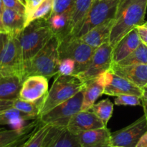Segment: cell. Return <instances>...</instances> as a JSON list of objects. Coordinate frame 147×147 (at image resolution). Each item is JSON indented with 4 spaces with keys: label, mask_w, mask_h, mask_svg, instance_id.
<instances>
[{
    "label": "cell",
    "mask_w": 147,
    "mask_h": 147,
    "mask_svg": "<svg viewBox=\"0 0 147 147\" xmlns=\"http://www.w3.org/2000/svg\"><path fill=\"white\" fill-rule=\"evenodd\" d=\"M146 9L147 0H121L109 39L112 47L129 32L144 23Z\"/></svg>",
    "instance_id": "obj_1"
},
{
    "label": "cell",
    "mask_w": 147,
    "mask_h": 147,
    "mask_svg": "<svg viewBox=\"0 0 147 147\" xmlns=\"http://www.w3.org/2000/svg\"><path fill=\"white\" fill-rule=\"evenodd\" d=\"M60 43L59 37L54 34L44 47L24 65L23 80L32 76H42L47 79L57 76L60 60Z\"/></svg>",
    "instance_id": "obj_2"
},
{
    "label": "cell",
    "mask_w": 147,
    "mask_h": 147,
    "mask_svg": "<svg viewBox=\"0 0 147 147\" xmlns=\"http://www.w3.org/2000/svg\"><path fill=\"white\" fill-rule=\"evenodd\" d=\"M54 35L47 18L34 20L18 34L24 65L41 50Z\"/></svg>",
    "instance_id": "obj_3"
},
{
    "label": "cell",
    "mask_w": 147,
    "mask_h": 147,
    "mask_svg": "<svg viewBox=\"0 0 147 147\" xmlns=\"http://www.w3.org/2000/svg\"><path fill=\"white\" fill-rule=\"evenodd\" d=\"M86 82L75 75H57L50 90L46 95L40 116L66 101L84 89Z\"/></svg>",
    "instance_id": "obj_4"
},
{
    "label": "cell",
    "mask_w": 147,
    "mask_h": 147,
    "mask_svg": "<svg viewBox=\"0 0 147 147\" xmlns=\"http://www.w3.org/2000/svg\"><path fill=\"white\" fill-rule=\"evenodd\" d=\"M0 73L2 76H20L23 80L24 60L18 35L4 34L0 51Z\"/></svg>",
    "instance_id": "obj_5"
},
{
    "label": "cell",
    "mask_w": 147,
    "mask_h": 147,
    "mask_svg": "<svg viewBox=\"0 0 147 147\" xmlns=\"http://www.w3.org/2000/svg\"><path fill=\"white\" fill-rule=\"evenodd\" d=\"M95 50L80 37L67 35L60 40L59 46L60 60L66 57L73 59L76 63L74 75H77L87 68L91 61Z\"/></svg>",
    "instance_id": "obj_6"
},
{
    "label": "cell",
    "mask_w": 147,
    "mask_h": 147,
    "mask_svg": "<svg viewBox=\"0 0 147 147\" xmlns=\"http://www.w3.org/2000/svg\"><path fill=\"white\" fill-rule=\"evenodd\" d=\"M121 0H97L93 1L88 12L73 37H81L94 27L115 18Z\"/></svg>",
    "instance_id": "obj_7"
},
{
    "label": "cell",
    "mask_w": 147,
    "mask_h": 147,
    "mask_svg": "<svg viewBox=\"0 0 147 147\" xmlns=\"http://www.w3.org/2000/svg\"><path fill=\"white\" fill-rule=\"evenodd\" d=\"M83 100V89L71 98L57 105L45 114L41 115L39 117L40 121L44 124L67 128L70 119L81 111Z\"/></svg>",
    "instance_id": "obj_8"
},
{
    "label": "cell",
    "mask_w": 147,
    "mask_h": 147,
    "mask_svg": "<svg viewBox=\"0 0 147 147\" xmlns=\"http://www.w3.org/2000/svg\"><path fill=\"white\" fill-rule=\"evenodd\" d=\"M113 47L109 42L96 48L87 68L75 76L86 82L109 70L113 63Z\"/></svg>",
    "instance_id": "obj_9"
},
{
    "label": "cell",
    "mask_w": 147,
    "mask_h": 147,
    "mask_svg": "<svg viewBox=\"0 0 147 147\" xmlns=\"http://www.w3.org/2000/svg\"><path fill=\"white\" fill-rule=\"evenodd\" d=\"M146 131L147 118L144 115L129 126L111 133L112 146L136 147Z\"/></svg>",
    "instance_id": "obj_10"
},
{
    "label": "cell",
    "mask_w": 147,
    "mask_h": 147,
    "mask_svg": "<svg viewBox=\"0 0 147 147\" xmlns=\"http://www.w3.org/2000/svg\"><path fill=\"white\" fill-rule=\"evenodd\" d=\"M105 76L106 86L103 94L116 97L121 95H135L140 98L143 96V88L115 74L110 69L105 72Z\"/></svg>",
    "instance_id": "obj_11"
},
{
    "label": "cell",
    "mask_w": 147,
    "mask_h": 147,
    "mask_svg": "<svg viewBox=\"0 0 147 147\" xmlns=\"http://www.w3.org/2000/svg\"><path fill=\"white\" fill-rule=\"evenodd\" d=\"M48 93V79L42 76L27 77L23 81L20 98L30 102H37L45 99Z\"/></svg>",
    "instance_id": "obj_12"
},
{
    "label": "cell",
    "mask_w": 147,
    "mask_h": 147,
    "mask_svg": "<svg viewBox=\"0 0 147 147\" xmlns=\"http://www.w3.org/2000/svg\"><path fill=\"white\" fill-rule=\"evenodd\" d=\"M106 127L90 110L80 111L70 119L67 129L71 133L77 135L81 132Z\"/></svg>",
    "instance_id": "obj_13"
},
{
    "label": "cell",
    "mask_w": 147,
    "mask_h": 147,
    "mask_svg": "<svg viewBox=\"0 0 147 147\" xmlns=\"http://www.w3.org/2000/svg\"><path fill=\"white\" fill-rule=\"evenodd\" d=\"M110 70L141 88L147 86V64L119 65L112 63Z\"/></svg>",
    "instance_id": "obj_14"
},
{
    "label": "cell",
    "mask_w": 147,
    "mask_h": 147,
    "mask_svg": "<svg viewBox=\"0 0 147 147\" xmlns=\"http://www.w3.org/2000/svg\"><path fill=\"white\" fill-rule=\"evenodd\" d=\"M43 147H81L77 135L67 128L52 126L44 141Z\"/></svg>",
    "instance_id": "obj_15"
},
{
    "label": "cell",
    "mask_w": 147,
    "mask_h": 147,
    "mask_svg": "<svg viewBox=\"0 0 147 147\" xmlns=\"http://www.w3.org/2000/svg\"><path fill=\"white\" fill-rule=\"evenodd\" d=\"M137 27L126 34L113 50V63H119L131 53H133L142 43Z\"/></svg>",
    "instance_id": "obj_16"
},
{
    "label": "cell",
    "mask_w": 147,
    "mask_h": 147,
    "mask_svg": "<svg viewBox=\"0 0 147 147\" xmlns=\"http://www.w3.org/2000/svg\"><path fill=\"white\" fill-rule=\"evenodd\" d=\"M106 86L105 72L97 77L86 81L83 89V100L81 111H88L95 104L98 98L104 93Z\"/></svg>",
    "instance_id": "obj_17"
},
{
    "label": "cell",
    "mask_w": 147,
    "mask_h": 147,
    "mask_svg": "<svg viewBox=\"0 0 147 147\" xmlns=\"http://www.w3.org/2000/svg\"><path fill=\"white\" fill-rule=\"evenodd\" d=\"M81 147H109L112 146L111 133L107 127L81 132L77 134Z\"/></svg>",
    "instance_id": "obj_18"
},
{
    "label": "cell",
    "mask_w": 147,
    "mask_h": 147,
    "mask_svg": "<svg viewBox=\"0 0 147 147\" xmlns=\"http://www.w3.org/2000/svg\"><path fill=\"white\" fill-rule=\"evenodd\" d=\"M114 24V19L108 20L103 24L94 27L80 37L86 44L96 49L106 42H109L111 32Z\"/></svg>",
    "instance_id": "obj_19"
},
{
    "label": "cell",
    "mask_w": 147,
    "mask_h": 147,
    "mask_svg": "<svg viewBox=\"0 0 147 147\" xmlns=\"http://www.w3.org/2000/svg\"><path fill=\"white\" fill-rule=\"evenodd\" d=\"M23 80L17 76H0V100H15L20 98Z\"/></svg>",
    "instance_id": "obj_20"
},
{
    "label": "cell",
    "mask_w": 147,
    "mask_h": 147,
    "mask_svg": "<svg viewBox=\"0 0 147 147\" xmlns=\"http://www.w3.org/2000/svg\"><path fill=\"white\" fill-rule=\"evenodd\" d=\"M1 18L4 29L8 34L18 35L25 27V16L11 9L4 8Z\"/></svg>",
    "instance_id": "obj_21"
},
{
    "label": "cell",
    "mask_w": 147,
    "mask_h": 147,
    "mask_svg": "<svg viewBox=\"0 0 147 147\" xmlns=\"http://www.w3.org/2000/svg\"><path fill=\"white\" fill-rule=\"evenodd\" d=\"M71 13L64 12L60 14H51L47 18L50 27L55 35L60 40L70 34V24Z\"/></svg>",
    "instance_id": "obj_22"
},
{
    "label": "cell",
    "mask_w": 147,
    "mask_h": 147,
    "mask_svg": "<svg viewBox=\"0 0 147 147\" xmlns=\"http://www.w3.org/2000/svg\"><path fill=\"white\" fill-rule=\"evenodd\" d=\"M36 120L20 111L11 108L0 113V126L8 125L14 129H22L25 127L24 123L27 121Z\"/></svg>",
    "instance_id": "obj_23"
},
{
    "label": "cell",
    "mask_w": 147,
    "mask_h": 147,
    "mask_svg": "<svg viewBox=\"0 0 147 147\" xmlns=\"http://www.w3.org/2000/svg\"><path fill=\"white\" fill-rule=\"evenodd\" d=\"M94 0H76L70 17V34L73 35L88 12Z\"/></svg>",
    "instance_id": "obj_24"
},
{
    "label": "cell",
    "mask_w": 147,
    "mask_h": 147,
    "mask_svg": "<svg viewBox=\"0 0 147 147\" xmlns=\"http://www.w3.org/2000/svg\"><path fill=\"white\" fill-rule=\"evenodd\" d=\"M40 123V118L34 120L30 124H27L22 129H10L0 130V147H5L13 143L22 136L32 131Z\"/></svg>",
    "instance_id": "obj_25"
},
{
    "label": "cell",
    "mask_w": 147,
    "mask_h": 147,
    "mask_svg": "<svg viewBox=\"0 0 147 147\" xmlns=\"http://www.w3.org/2000/svg\"><path fill=\"white\" fill-rule=\"evenodd\" d=\"M44 101L45 99L37 102H30L17 98L14 100L13 108L20 111L24 114L33 119H37L40 117V112H41Z\"/></svg>",
    "instance_id": "obj_26"
},
{
    "label": "cell",
    "mask_w": 147,
    "mask_h": 147,
    "mask_svg": "<svg viewBox=\"0 0 147 147\" xmlns=\"http://www.w3.org/2000/svg\"><path fill=\"white\" fill-rule=\"evenodd\" d=\"M51 126V125L44 124L40 121L32 134L20 147H43L45 139Z\"/></svg>",
    "instance_id": "obj_27"
},
{
    "label": "cell",
    "mask_w": 147,
    "mask_h": 147,
    "mask_svg": "<svg viewBox=\"0 0 147 147\" xmlns=\"http://www.w3.org/2000/svg\"><path fill=\"white\" fill-rule=\"evenodd\" d=\"M90 110L96 115L105 126L107 127L108 123L113 115V103L109 98H106L95 103Z\"/></svg>",
    "instance_id": "obj_28"
},
{
    "label": "cell",
    "mask_w": 147,
    "mask_h": 147,
    "mask_svg": "<svg viewBox=\"0 0 147 147\" xmlns=\"http://www.w3.org/2000/svg\"><path fill=\"white\" fill-rule=\"evenodd\" d=\"M116 64L119 65L147 64V45L142 42L139 47L129 56Z\"/></svg>",
    "instance_id": "obj_29"
},
{
    "label": "cell",
    "mask_w": 147,
    "mask_h": 147,
    "mask_svg": "<svg viewBox=\"0 0 147 147\" xmlns=\"http://www.w3.org/2000/svg\"><path fill=\"white\" fill-rule=\"evenodd\" d=\"M53 0H45L37 9L26 20V26L31 22L39 19L48 18L53 11Z\"/></svg>",
    "instance_id": "obj_30"
},
{
    "label": "cell",
    "mask_w": 147,
    "mask_h": 147,
    "mask_svg": "<svg viewBox=\"0 0 147 147\" xmlns=\"http://www.w3.org/2000/svg\"><path fill=\"white\" fill-rule=\"evenodd\" d=\"M76 0H53V8L51 14L70 12L72 14Z\"/></svg>",
    "instance_id": "obj_31"
},
{
    "label": "cell",
    "mask_w": 147,
    "mask_h": 147,
    "mask_svg": "<svg viewBox=\"0 0 147 147\" xmlns=\"http://www.w3.org/2000/svg\"><path fill=\"white\" fill-rule=\"evenodd\" d=\"M114 103L116 106H137L142 105V98L135 95H121L115 98Z\"/></svg>",
    "instance_id": "obj_32"
},
{
    "label": "cell",
    "mask_w": 147,
    "mask_h": 147,
    "mask_svg": "<svg viewBox=\"0 0 147 147\" xmlns=\"http://www.w3.org/2000/svg\"><path fill=\"white\" fill-rule=\"evenodd\" d=\"M76 71V63L71 58H63L60 60L57 75L61 76H72Z\"/></svg>",
    "instance_id": "obj_33"
},
{
    "label": "cell",
    "mask_w": 147,
    "mask_h": 147,
    "mask_svg": "<svg viewBox=\"0 0 147 147\" xmlns=\"http://www.w3.org/2000/svg\"><path fill=\"white\" fill-rule=\"evenodd\" d=\"M5 8L11 9L26 17V7L19 0H3Z\"/></svg>",
    "instance_id": "obj_34"
},
{
    "label": "cell",
    "mask_w": 147,
    "mask_h": 147,
    "mask_svg": "<svg viewBox=\"0 0 147 147\" xmlns=\"http://www.w3.org/2000/svg\"><path fill=\"white\" fill-rule=\"evenodd\" d=\"M44 1L45 0H27L26 1V20L37 9V7Z\"/></svg>",
    "instance_id": "obj_35"
},
{
    "label": "cell",
    "mask_w": 147,
    "mask_h": 147,
    "mask_svg": "<svg viewBox=\"0 0 147 147\" xmlns=\"http://www.w3.org/2000/svg\"><path fill=\"white\" fill-rule=\"evenodd\" d=\"M35 129H36V128H35ZM34 129L32 132L29 133L28 134H27V135H25V136H22V138H20V139H17V141H15V142H13V143L10 144L9 145H8V146H5V147H20L22 144L23 143H24V142H25L26 140H27V139H28L29 137H30V136H31L32 134V133H33V131H34Z\"/></svg>",
    "instance_id": "obj_36"
},
{
    "label": "cell",
    "mask_w": 147,
    "mask_h": 147,
    "mask_svg": "<svg viewBox=\"0 0 147 147\" xmlns=\"http://www.w3.org/2000/svg\"><path fill=\"white\" fill-rule=\"evenodd\" d=\"M13 105H14V100H0V113L13 108Z\"/></svg>",
    "instance_id": "obj_37"
},
{
    "label": "cell",
    "mask_w": 147,
    "mask_h": 147,
    "mask_svg": "<svg viewBox=\"0 0 147 147\" xmlns=\"http://www.w3.org/2000/svg\"><path fill=\"white\" fill-rule=\"evenodd\" d=\"M143 96L142 97V103L144 108V115L147 118V87L143 88Z\"/></svg>",
    "instance_id": "obj_38"
},
{
    "label": "cell",
    "mask_w": 147,
    "mask_h": 147,
    "mask_svg": "<svg viewBox=\"0 0 147 147\" xmlns=\"http://www.w3.org/2000/svg\"><path fill=\"white\" fill-rule=\"evenodd\" d=\"M137 29L139 30V35H140L142 42L147 44V29L144 28L142 26H139L137 27Z\"/></svg>",
    "instance_id": "obj_39"
},
{
    "label": "cell",
    "mask_w": 147,
    "mask_h": 147,
    "mask_svg": "<svg viewBox=\"0 0 147 147\" xmlns=\"http://www.w3.org/2000/svg\"><path fill=\"white\" fill-rule=\"evenodd\" d=\"M136 147H147V131L142 136Z\"/></svg>",
    "instance_id": "obj_40"
},
{
    "label": "cell",
    "mask_w": 147,
    "mask_h": 147,
    "mask_svg": "<svg viewBox=\"0 0 147 147\" xmlns=\"http://www.w3.org/2000/svg\"><path fill=\"white\" fill-rule=\"evenodd\" d=\"M0 33H7L5 29H4V24H3L2 18H1V14H0Z\"/></svg>",
    "instance_id": "obj_41"
},
{
    "label": "cell",
    "mask_w": 147,
    "mask_h": 147,
    "mask_svg": "<svg viewBox=\"0 0 147 147\" xmlns=\"http://www.w3.org/2000/svg\"><path fill=\"white\" fill-rule=\"evenodd\" d=\"M4 34H5V33H0V51H1V48L3 44V41H4Z\"/></svg>",
    "instance_id": "obj_42"
},
{
    "label": "cell",
    "mask_w": 147,
    "mask_h": 147,
    "mask_svg": "<svg viewBox=\"0 0 147 147\" xmlns=\"http://www.w3.org/2000/svg\"><path fill=\"white\" fill-rule=\"evenodd\" d=\"M4 8H5V7H4V3H3V0H0V14H2Z\"/></svg>",
    "instance_id": "obj_43"
},
{
    "label": "cell",
    "mask_w": 147,
    "mask_h": 147,
    "mask_svg": "<svg viewBox=\"0 0 147 147\" xmlns=\"http://www.w3.org/2000/svg\"><path fill=\"white\" fill-rule=\"evenodd\" d=\"M142 27H144V28H146V29H147V22H145V23H144L143 24H142Z\"/></svg>",
    "instance_id": "obj_44"
},
{
    "label": "cell",
    "mask_w": 147,
    "mask_h": 147,
    "mask_svg": "<svg viewBox=\"0 0 147 147\" xmlns=\"http://www.w3.org/2000/svg\"><path fill=\"white\" fill-rule=\"evenodd\" d=\"M19 1H20V2L22 3L23 4H24V5H25V4H26V3H25V0H19Z\"/></svg>",
    "instance_id": "obj_45"
},
{
    "label": "cell",
    "mask_w": 147,
    "mask_h": 147,
    "mask_svg": "<svg viewBox=\"0 0 147 147\" xmlns=\"http://www.w3.org/2000/svg\"><path fill=\"white\" fill-rule=\"evenodd\" d=\"M109 147H123V146H111Z\"/></svg>",
    "instance_id": "obj_46"
},
{
    "label": "cell",
    "mask_w": 147,
    "mask_h": 147,
    "mask_svg": "<svg viewBox=\"0 0 147 147\" xmlns=\"http://www.w3.org/2000/svg\"><path fill=\"white\" fill-rule=\"evenodd\" d=\"M27 1V0H25V3H26V1Z\"/></svg>",
    "instance_id": "obj_47"
},
{
    "label": "cell",
    "mask_w": 147,
    "mask_h": 147,
    "mask_svg": "<svg viewBox=\"0 0 147 147\" xmlns=\"http://www.w3.org/2000/svg\"><path fill=\"white\" fill-rule=\"evenodd\" d=\"M94 1H97V0H94Z\"/></svg>",
    "instance_id": "obj_48"
},
{
    "label": "cell",
    "mask_w": 147,
    "mask_h": 147,
    "mask_svg": "<svg viewBox=\"0 0 147 147\" xmlns=\"http://www.w3.org/2000/svg\"><path fill=\"white\" fill-rule=\"evenodd\" d=\"M0 76H1V73H0Z\"/></svg>",
    "instance_id": "obj_49"
},
{
    "label": "cell",
    "mask_w": 147,
    "mask_h": 147,
    "mask_svg": "<svg viewBox=\"0 0 147 147\" xmlns=\"http://www.w3.org/2000/svg\"><path fill=\"white\" fill-rule=\"evenodd\" d=\"M146 87H147V86H146Z\"/></svg>",
    "instance_id": "obj_50"
},
{
    "label": "cell",
    "mask_w": 147,
    "mask_h": 147,
    "mask_svg": "<svg viewBox=\"0 0 147 147\" xmlns=\"http://www.w3.org/2000/svg\"><path fill=\"white\" fill-rule=\"evenodd\" d=\"M146 45H147V44H146Z\"/></svg>",
    "instance_id": "obj_51"
}]
</instances>
